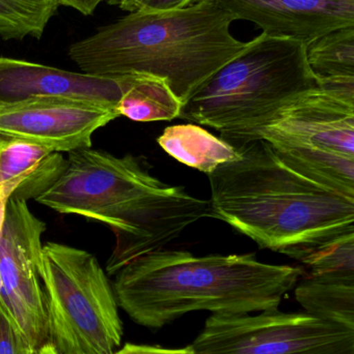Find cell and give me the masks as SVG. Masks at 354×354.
<instances>
[{"label":"cell","mask_w":354,"mask_h":354,"mask_svg":"<svg viewBox=\"0 0 354 354\" xmlns=\"http://www.w3.org/2000/svg\"><path fill=\"white\" fill-rule=\"evenodd\" d=\"M37 272L48 342L60 354H114L122 342L118 301L93 254L64 243L43 245Z\"/></svg>","instance_id":"obj_6"},{"label":"cell","mask_w":354,"mask_h":354,"mask_svg":"<svg viewBox=\"0 0 354 354\" xmlns=\"http://www.w3.org/2000/svg\"><path fill=\"white\" fill-rule=\"evenodd\" d=\"M303 270L260 261L256 254L195 256L159 250L116 272L118 305L139 326L159 330L185 314L236 315L276 310Z\"/></svg>","instance_id":"obj_3"},{"label":"cell","mask_w":354,"mask_h":354,"mask_svg":"<svg viewBox=\"0 0 354 354\" xmlns=\"http://www.w3.org/2000/svg\"><path fill=\"white\" fill-rule=\"evenodd\" d=\"M294 289L306 313L354 330V272H308Z\"/></svg>","instance_id":"obj_15"},{"label":"cell","mask_w":354,"mask_h":354,"mask_svg":"<svg viewBox=\"0 0 354 354\" xmlns=\"http://www.w3.org/2000/svg\"><path fill=\"white\" fill-rule=\"evenodd\" d=\"M37 354H60L58 353L57 349L51 344V343H46L45 345L39 349V353Z\"/></svg>","instance_id":"obj_26"},{"label":"cell","mask_w":354,"mask_h":354,"mask_svg":"<svg viewBox=\"0 0 354 354\" xmlns=\"http://www.w3.org/2000/svg\"><path fill=\"white\" fill-rule=\"evenodd\" d=\"M107 0H60V6H68L85 16L93 14L102 2Z\"/></svg>","instance_id":"obj_24"},{"label":"cell","mask_w":354,"mask_h":354,"mask_svg":"<svg viewBox=\"0 0 354 354\" xmlns=\"http://www.w3.org/2000/svg\"><path fill=\"white\" fill-rule=\"evenodd\" d=\"M35 201L109 227L116 236L106 264L110 276L210 218L209 200L162 183L134 156L116 157L93 147L69 153L62 176Z\"/></svg>","instance_id":"obj_2"},{"label":"cell","mask_w":354,"mask_h":354,"mask_svg":"<svg viewBox=\"0 0 354 354\" xmlns=\"http://www.w3.org/2000/svg\"><path fill=\"white\" fill-rule=\"evenodd\" d=\"M200 1L202 0H145L139 10L153 12H172L195 6Z\"/></svg>","instance_id":"obj_23"},{"label":"cell","mask_w":354,"mask_h":354,"mask_svg":"<svg viewBox=\"0 0 354 354\" xmlns=\"http://www.w3.org/2000/svg\"><path fill=\"white\" fill-rule=\"evenodd\" d=\"M157 142L177 161L207 174L241 156L236 147L195 124L168 127Z\"/></svg>","instance_id":"obj_16"},{"label":"cell","mask_w":354,"mask_h":354,"mask_svg":"<svg viewBox=\"0 0 354 354\" xmlns=\"http://www.w3.org/2000/svg\"><path fill=\"white\" fill-rule=\"evenodd\" d=\"M66 165L60 153L0 135V202L37 200L60 178Z\"/></svg>","instance_id":"obj_13"},{"label":"cell","mask_w":354,"mask_h":354,"mask_svg":"<svg viewBox=\"0 0 354 354\" xmlns=\"http://www.w3.org/2000/svg\"><path fill=\"white\" fill-rule=\"evenodd\" d=\"M122 93L121 78L0 57V107L42 97H68L116 108Z\"/></svg>","instance_id":"obj_12"},{"label":"cell","mask_w":354,"mask_h":354,"mask_svg":"<svg viewBox=\"0 0 354 354\" xmlns=\"http://www.w3.org/2000/svg\"><path fill=\"white\" fill-rule=\"evenodd\" d=\"M123 93L116 109L133 122H170L180 116L183 105L168 82L159 77L132 74L120 77Z\"/></svg>","instance_id":"obj_17"},{"label":"cell","mask_w":354,"mask_h":354,"mask_svg":"<svg viewBox=\"0 0 354 354\" xmlns=\"http://www.w3.org/2000/svg\"><path fill=\"white\" fill-rule=\"evenodd\" d=\"M303 143L354 158V82L328 83L285 106L260 139Z\"/></svg>","instance_id":"obj_10"},{"label":"cell","mask_w":354,"mask_h":354,"mask_svg":"<svg viewBox=\"0 0 354 354\" xmlns=\"http://www.w3.org/2000/svg\"><path fill=\"white\" fill-rule=\"evenodd\" d=\"M318 86L305 44L261 33L202 84L179 118L238 147L260 139L285 106Z\"/></svg>","instance_id":"obj_5"},{"label":"cell","mask_w":354,"mask_h":354,"mask_svg":"<svg viewBox=\"0 0 354 354\" xmlns=\"http://www.w3.org/2000/svg\"><path fill=\"white\" fill-rule=\"evenodd\" d=\"M303 263L308 272H354V233L318 250Z\"/></svg>","instance_id":"obj_20"},{"label":"cell","mask_w":354,"mask_h":354,"mask_svg":"<svg viewBox=\"0 0 354 354\" xmlns=\"http://www.w3.org/2000/svg\"><path fill=\"white\" fill-rule=\"evenodd\" d=\"M235 21L255 23L265 35L308 44L354 26V0H220Z\"/></svg>","instance_id":"obj_11"},{"label":"cell","mask_w":354,"mask_h":354,"mask_svg":"<svg viewBox=\"0 0 354 354\" xmlns=\"http://www.w3.org/2000/svg\"><path fill=\"white\" fill-rule=\"evenodd\" d=\"M114 354H197L191 345L183 348H166L153 345H139L127 343L122 349Z\"/></svg>","instance_id":"obj_22"},{"label":"cell","mask_w":354,"mask_h":354,"mask_svg":"<svg viewBox=\"0 0 354 354\" xmlns=\"http://www.w3.org/2000/svg\"><path fill=\"white\" fill-rule=\"evenodd\" d=\"M46 228L26 201L8 200L0 226V306L37 349L48 343L45 299L37 272Z\"/></svg>","instance_id":"obj_8"},{"label":"cell","mask_w":354,"mask_h":354,"mask_svg":"<svg viewBox=\"0 0 354 354\" xmlns=\"http://www.w3.org/2000/svg\"><path fill=\"white\" fill-rule=\"evenodd\" d=\"M143 1L145 0H107L108 3L112 4V6H116L121 10L129 12L139 10Z\"/></svg>","instance_id":"obj_25"},{"label":"cell","mask_w":354,"mask_h":354,"mask_svg":"<svg viewBox=\"0 0 354 354\" xmlns=\"http://www.w3.org/2000/svg\"><path fill=\"white\" fill-rule=\"evenodd\" d=\"M60 0H0V37L39 39Z\"/></svg>","instance_id":"obj_19"},{"label":"cell","mask_w":354,"mask_h":354,"mask_svg":"<svg viewBox=\"0 0 354 354\" xmlns=\"http://www.w3.org/2000/svg\"><path fill=\"white\" fill-rule=\"evenodd\" d=\"M234 21L220 0H202L172 12L134 10L72 44L69 56L93 76L159 77L184 105L247 47L231 33Z\"/></svg>","instance_id":"obj_4"},{"label":"cell","mask_w":354,"mask_h":354,"mask_svg":"<svg viewBox=\"0 0 354 354\" xmlns=\"http://www.w3.org/2000/svg\"><path fill=\"white\" fill-rule=\"evenodd\" d=\"M306 55L318 84L354 82V26L314 39L306 46Z\"/></svg>","instance_id":"obj_18"},{"label":"cell","mask_w":354,"mask_h":354,"mask_svg":"<svg viewBox=\"0 0 354 354\" xmlns=\"http://www.w3.org/2000/svg\"><path fill=\"white\" fill-rule=\"evenodd\" d=\"M240 158L209 176L210 218L303 262L354 233V198L322 187L287 167L263 139L237 147Z\"/></svg>","instance_id":"obj_1"},{"label":"cell","mask_w":354,"mask_h":354,"mask_svg":"<svg viewBox=\"0 0 354 354\" xmlns=\"http://www.w3.org/2000/svg\"><path fill=\"white\" fill-rule=\"evenodd\" d=\"M191 346L197 354H354V330L278 309L212 315Z\"/></svg>","instance_id":"obj_7"},{"label":"cell","mask_w":354,"mask_h":354,"mask_svg":"<svg viewBox=\"0 0 354 354\" xmlns=\"http://www.w3.org/2000/svg\"><path fill=\"white\" fill-rule=\"evenodd\" d=\"M274 155L301 176L354 198V158L303 143L266 138Z\"/></svg>","instance_id":"obj_14"},{"label":"cell","mask_w":354,"mask_h":354,"mask_svg":"<svg viewBox=\"0 0 354 354\" xmlns=\"http://www.w3.org/2000/svg\"><path fill=\"white\" fill-rule=\"evenodd\" d=\"M120 118L116 108L68 97H42L0 107V135L55 153L91 147L96 131Z\"/></svg>","instance_id":"obj_9"},{"label":"cell","mask_w":354,"mask_h":354,"mask_svg":"<svg viewBox=\"0 0 354 354\" xmlns=\"http://www.w3.org/2000/svg\"><path fill=\"white\" fill-rule=\"evenodd\" d=\"M14 320L0 306V354H37Z\"/></svg>","instance_id":"obj_21"},{"label":"cell","mask_w":354,"mask_h":354,"mask_svg":"<svg viewBox=\"0 0 354 354\" xmlns=\"http://www.w3.org/2000/svg\"><path fill=\"white\" fill-rule=\"evenodd\" d=\"M4 202H0V226H1L2 218H3L4 208H6Z\"/></svg>","instance_id":"obj_27"}]
</instances>
